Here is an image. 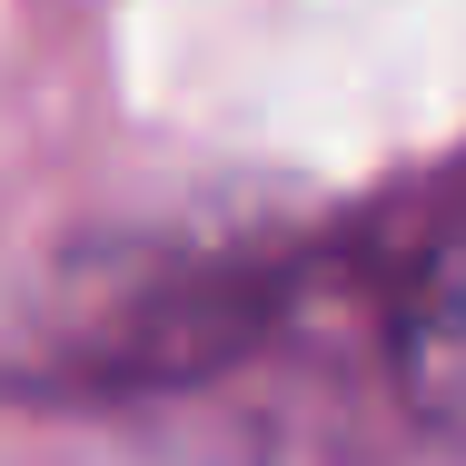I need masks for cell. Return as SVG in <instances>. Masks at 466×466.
I'll use <instances>...</instances> for the list:
<instances>
[{"label": "cell", "mask_w": 466, "mask_h": 466, "mask_svg": "<svg viewBox=\"0 0 466 466\" xmlns=\"http://www.w3.org/2000/svg\"><path fill=\"white\" fill-rule=\"evenodd\" d=\"M377 348L397 377V407L466 457V218L407 238V258L377 288Z\"/></svg>", "instance_id": "cell-1"}]
</instances>
